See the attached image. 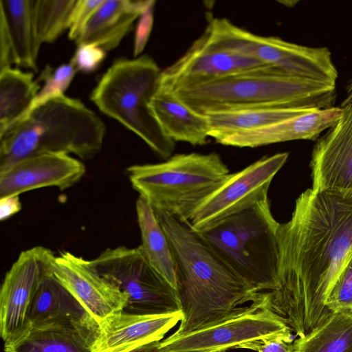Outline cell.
<instances>
[{
	"label": "cell",
	"mask_w": 352,
	"mask_h": 352,
	"mask_svg": "<svg viewBox=\"0 0 352 352\" xmlns=\"http://www.w3.org/2000/svg\"><path fill=\"white\" fill-rule=\"evenodd\" d=\"M77 46L71 60L78 72H94L104 59L106 51L94 44H82Z\"/></svg>",
	"instance_id": "32"
},
{
	"label": "cell",
	"mask_w": 352,
	"mask_h": 352,
	"mask_svg": "<svg viewBox=\"0 0 352 352\" xmlns=\"http://www.w3.org/2000/svg\"><path fill=\"white\" fill-rule=\"evenodd\" d=\"M77 72L72 60L56 68L47 65L39 76L38 81L43 82V85L41 87L32 108L51 97L64 94Z\"/></svg>",
	"instance_id": "29"
},
{
	"label": "cell",
	"mask_w": 352,
	"mask_h": 352,
	"mask_svg": "<svg viewBox=\"0 0 352 352\" xmlns=\"http://www.w3.org/2000/svg\"><path fill=\"white\" fill-rule=\"evenodd\" d=\"M342 109H316L268 126L226 137L217 143L225 146L255 148L296 140H314L341 117Z\"/></svg>",
	"instance_id": "19"
},
{
	"label": "cell",
	"mask_w": 352,
	"mask_h": 352,
	"mask_svg": "<svg viewBox=\"0 0 352 352\" xmlns=\"http://www.w3.org/2000/svg\"><path fill=\"white\" fill-rule=\"evenodd\" d=\"M21 209L19 196H10L0 199V219L1 221L10 218Z\"/></svg>",
	"instance_id": "35"
},
{
	"label": "cell",
	"mask_w": 352,
	"mask_h": 352,
	"mask_svg": "<svg viewBox=\"0 0 352 352\" xmlns=\"http://www.w3.org/2000/svg\"><path fill=\"white\" fill-rule=\"evenodd\" d=\"M352 107V81L347 85L346 96L341 103L340 107Z\"/></svg>",
	"instance_id": "37"
},
{
	"label": "cell",
	"mask_w": 352,
	"mask_h": 352,
	"mask_svg": "<svg viewBox=\"0 0 352 352\" xmlns=\"http://www.w3.org/2000/svg\"><path fill=\"white\" fill-rule=\"evenodd\" d=\"M326 307L331 312L352 311V255L335 283Z\"/></svg>",
	"instance_id": "30"
},
{
	"label": "cell",
	"mask_w": 352,
	"mask_h": 352,
	"mask_svg": "<svg viewBox=\"0 0 352 352\" xmlns=\"http://www.w3.org/2000/svg\"><path fill=\"white\" fill-rule=\"evenodd\" d=\"M52 273L98 326L122 311L128 301L127 295L102 276L89 260L69 252L65 251L56 256Z\"/></svg>",
	"instance_id": "14"
},
{
	"label": "cell",
	"mask_w": 352,
	"mask_h": 352,
	"mask_svg": "<svg viewBox=\"0 0 352 352\" xmlns=\"http://www.w3.org/2000/svg\"><path fill=\"white\" fill-rule=\"evenodd\" d=\"M94 336L72 327L32 329L4 344V352H91Z\"/></svg>",
	"instance_id": "26"
},
{
	"label": "cell",
	"mask_w": 352,
	"mask_h": 352,
	"mask_svg": "<svg viewBox=\"0 0 352 352\" xmlns=\"http://www.w3.org/2000/svg\"><path fill=\"white\" fill-rule=\"evenodd\" d=\"M136 214L142 239L140 245L146 256L153 268L177 290V266L171 245L154 208L140 195L136 201Z\"/></svg>",
	"instance_id": "23"
},
{
	"label": "cell",
	"mask_w": 352,
	"mask_h": 352,
	"mask_svg": "<svg viewBox=\"0 0 352 352\" xmlns=\"http://www.w3.org/2000/svg\"><path fill=\"white\" fill-rule=\"evenodd\" d=\"M293 346V352H352V311L331 312Z\"/></svg>",
	"instance_id": "27"
},
{
	"label": "cell",
	"mask_w": 352,
	"mask_h": 352,
	"mask_svg": "<svg viewBox=\"0 0 352 352\" xmlns=\"http://www.w3.org/2000/svg\"><path fill=\"white\" fill-rule=\"evenodd\" d=\"M182 311L160 314L118 312L98 327L91 343V352H129L161 341L181 321Z\"/></svg>",
	"instance_id": "17"
},
{
	"label": "cell",
	"mask_w": 352,
	"mask_h": 352,
	"mask_svg": "<svg viewBox=\"0 0 352 352\" xmlns=\"http://www.w3.org/2000/svg\"><path fill=\"white\" fill-rule=\"evenodd\" d=\"M153 3L140 16L135 32L134 54L138 55L143 50L149 37L153 25Z\"/></svg>",
	"instance_id": "34"
},
{
	"label": "cell",
	"mask_w": 352,
	"mask_h": 352,
	"mask_svg": "<svg viewBox=\"0 0 352 352\" xmlns=\"http://www.w3.org/2000/svg\"><path fill=\"white\" fill-rule=\"evenodd\" d=\"M314 145L310 166L316 190L352 192V107Z\"/></svg>",
	"instance_id": "16"
},
{
	"label": "cell",
	"mask_w": 352,
	"mask_h": 352,
	"mask_svg": "<svg viewBox=\"0 0 352 352\" xmlns=\"http://www.w3.org/2000/svg\"><path fill=\"white\" fill-rule=\"evenodd\" d=\"M57 326L74 327L93 336L98 327L79 301L52 273L45 277L37 291L24 334L32 329Z\"/></svg>",
	"instance_id": "18"
},
{
	"label": "cell",
	"mask_w": 352,
	"mask_h": 352,
	"mask_svg": "<svg viewBox=\"0 0 352 352\" xmlns=\"http://www.w3.org/2000/svg\"><path fill=\"white\" fill-rule=\"evenodd\" d=\"M80 160L68 154L49 153L22 159L0 172V199L44 187H72L85 173Z\"/></svg>",
	"instance_id": "15"
},
{
	"label": "cell",
	"mask_w": 352,
	"mask_h": 352,
	"mask_svg": "<svg viewBox=\"0 0 352 352\" xmlns=\"http://www.w3.org/2000/svg\"><path fill=\"white\" fill-rule=\"evenodd\" d=\"M279 226L267 198L196 233L254 292L261 293L277 285Z\"/></svg>",
	"instance_id": "5"
},
{
	"label": "cell",
	"mask_w": 352,
	"mask_h": 352,
	"mask_svg": "<svg viewBox=\"0 0 352 352\" xmlns=\"http://www.w3.org/2000/svg\"><path fill=\"white\" fill-rule=\"evenodd\" d=\"M40 88L32 72L12 67L0 69V134L30 110Z\"/></svg>",
	"instance_id": "25"
},
{
	"label": "cell",
	"mask_w": 352,
	"mask_h": 352,
	"mask_svg": "<svg viewBox=\"0 0 352 352\" xmlns=\"http://www.w3.org/2000/svg\"><path fill=\"white\" fill-rule=\"evenodd\" d=\"M104 0H77L68 28V37L76 41L82 33L89 19Z\"/></svg>",
	"instance_id": "31"
},
{
	"label": "cell",
	"mask_w": 352,
	"mask_h": 352,
	"mask_svg": "<svg viewBox=\"0 0 352 352\" xmlns=\"http://www.w3.org/2000/svg\"><path fill=\"white\" fill-rule=\"evenodd\" d=\"M173 92L201 114L254 108L322 109L333 107L336 96V85L270 71L230 76Z\"/></svg>",
	"instance_id": "4"
},
{
	"label": "cell",
	"mask_w": 352,
	"mask_h": 352,
	"mask_svg": "<svg viewBox=\"0 0 352 352\" xmlns=\"http://www.w3.org/2000/svg\"><path fill=\"white\" fill-rule=\"evenodd\" d=\"M77 0H34V21L41 44L54 42L68 30Z\"/></svg>",
	"instance_id": "28"
},
{
	"label": "cell",
	"mask_w": 352,
	"mask_h": 352,
	"mask_svg": "<svg viewBox=\"0 0 352 352\" xmlns=\"http://www.w3.org/2000/svg\"><path fill=\"white\" fill-rule=\"evenodd\" d=\"M291 328L276 314L264 308L261 298L241 307L214 324L182 336L171 335L161 345L173 351L225 352L241 344L271 336L292 337Z\"/></svg>",
	"instance_id": "10"
},
{
	"label": "cell",
	"mask_w": 352,
	"mask_h": 352,
	"mask_svg": "<svg viewBox=\"0 0 352 352\" xmlns=\"http://www.w3.org/2000/svg\"><path fill=\"white\" fill-rule=\"evenodd\" d=\"M105 133L102 120L80 100L64 94L54 96L0 134V172L43 153L92 158L100 151Z\"/></svg>",
	"instance_id": "3"
},
{
	"label": "cell",
	"mask_w": 352,
	"mask_h": 352,
	"mask_svg": "<svg viewBox=\"0 0 352 352\" xmlns=\"http://www.w3.org/2000/svg\"><path fill=\"white\" fill-rule=\"evenodd\" d=\"M153 3L154 1L104 0L76 43L94 44L106 52L115 49L131 30L134 22Z\"/></svg>",
	"instance_id": "20"
},
{
	"label": "cell",
	"mask_w": 352,
	"mask_h": 352,
	"mask_svg": "<svg viewBox=\"0 0 352 352\" xmlns=\"http://www.w3.org/2000/svg\"><path fill=\"white\" fill-rule=\"evenodd\" d=\"M313 110L316 109L254 108L215 111L204 115L210 123V138L217 142L226 137L268 126Z\"/></svg>",
	"instance_id": "24"
},
{
	"label": "cell",
	"mask_w": 352,
	"mask_h": 352,
	"mask_svg": "<svg viewBox=\"0 0 352 352\" xmlns=\"http://www.w3.org/2000/svg\"><path fill=\"white\" fill-rule=\"evenodd\" d=\"M149 108L162 131L172 141L193 146L207 144L210 138L208 117L188 107L170 90L158 85Z\"/></svg>",
	"instance_id": "21"
},
{
	"label": "cell",
	"mask_w": 352,
	"mask_h": 352,
	"mask_svg": "<svg viewBox=\"0 0 352 352\" xmlns=\"http://www.w3.org/2000/svg\"><path fill=\"white\" fill-rule=\"evenodd\" d=\"M288 156V153H279L264 157L239 172L230 173L186 225L198 232L267 199L271 182Z\"/></svg>",
	"instance_id": "11"
},
{
	"label": "cell",
	"mask_w": 352,
	"mask_h": 352,
	"mask_svg": "<svg viewBox=\"0 0 352 352\" xmlns=\"http://www.w3.org/2000/svg\"><path fill=\"white\" fill-rule=\"evenodd\" d=\"M292 338L276 336L255 340L241 344L238 348L256 352H293Z\"/></svg>",
	"instance_id": "33"
},
{
	"label": "cell",
	"mask_w": 352,
	"mask_h": 352,
	"mask_svg": "<svg viewBox=\"0 0 352 352\" xmlns=\"http://www.w3.org/2000/svg\"><path fill=\"white\" fill-rule=\"evenodd\" d=\"M55 257L50 249L35 246L21 252L7 272L0 291V334L4 344L25 332L34 297L43 280L52 273Z\"/></svg>",
	"instance_id": "12"
},
{
	"label": "cell",
	"mask_w": 352,
	"mask_h": 352,
	"mask_svg": "<svg viewBox=\"0 0 352 352\" xmlns=\"http://www.w3.org/2000/svg\"><path fill=\"white\" fill-rule=\"evenodd\" d=\"M262 71L271 72L256 60L214 46L204 32L184 55L162 71L159 85L173 91L183 87Z\"/></svg>",
	"instance_id": "13"
},
{
	"label": "cell",
	"mask_w": 352,
	"mask_h": 352,
	"mask_svg": "<svg viewBox=\"0 0 352 352\" xmlns=\"http://www.w3.org/2000/svg\"><path fill=\"white\" fill-rule=\"evenodd\" d=\"M278 245L277 285L263 303L302 337L331 313L326 301L352 255V192L305 190Z\"/></svg>",
	"instance_id": "1"
},
{
	"label": "cell",
	"mask_w": 352,
	"mask_h": 352,
	"mask_svg": "<svg viewBox=\"0 0 352 352\" xmlns=\"http://www.w3.org/2000/svg\"><path fill=\"white\" fill-rule=\"evenodd\" d=\"M89 261L127 295L124 311L160 314L182 311L177 290L153 268L141 245L107 249Z\"/></svg>",
	"instance_id": "9"
},
{
	"label": "cell",
	"mask_w": 352,
	"mask_h": 352,
	"mask_svg": "<svg viewBox=\"0 0 352 352\" xmlns=\"http://www.w3.org/2000/svg\"><path fill=\"white\" fill-rule=\"evenodd\" d=\"M148 55L120 58L101 76L90 94L98 109L141 138L157 155L167 160L175 142L160 129L149 108L161 74Z\"/></svg>",
	"instance_id": "7"
},
{
	"label": "cell",
	"mask_w": 352,
	"mask_h": 352,
	"mask_svg": "<svg viewBox=\"0 0 352 352\" xmlns=\"http://www.w3.org/2000/svg\"><path fill=\"white\" fill-rule=\"evenodd\" d=\"M126 170L133 189L154 210L185 224L230 174L216 153L176 154L163 162L133 165Z\"/></svg>",
	"instance_id": "6"
},
{
	"label": "cell",
	"mask_w": 352,
	"mask_h": 352,
	"mask_svg": "<svg viewBox=\"0 0 352 352\" xmlns=\"http://www.w3.org/2000/svg\"><path fill=\"white\" fill-rule=\"evenodd\" d=\"M177 266V294L183 314L174 336H182L230 316L254 292L187 225L155 210ZM251 302V303H252Z\"/></svg>",
	"instance_id": "2"
},
{
	"label": "cell",
	"mask_w": 352,
	"mask_h": 352,
	"mask_svg": "<svg viewBox=\"0 0 352 352\" xmlns=\"http://www.w3.org/2000/svg\"><path fill=\"white\" fill-rule=\"evenodd\" d=\"M34 0H0V23L7 32L13 64L37 70L41 46L34 21Z\"/></svg>",
	"instance_id": "22"
},
{
	"label": "cell",
	"mask_w": 352,
	"mask_h": 352,
	"mask_svg": "<svg viewBox=\"0 0 352 352\" xmlns=\"http://www.w3.org/2000/svg\"><path fill=\"white\" fill-rule=\"evenodd\" d=\"M205 32L214 46L256 60L272 73L336 85L338 71L327 47L255 34L226 18L211 17Z\"/></svg>",
	"instance_id": "8"
},
{
	"label": "cell",
	"mask_w": 352,
	"mask_h": 352,
	"mask_svg": "<svg viewBox=\"0 0 352 352\" xmlns=\"http://www.w3.org/2000/svg\"><path fill=\"white\" fill-rule=\"evenodd\" d=\"M129 352H179L170 351L161 345V341H155L141 346Z\"/></svg>",
	"instance_id": "36"
}]
</instances>
